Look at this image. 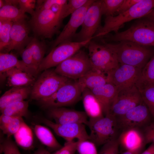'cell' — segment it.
Listing matches in <instances>:
<instances>
[{
  "instance_id": "cell-40",
  "label": "cell",
  "mask_w": 154,
  "mask_h": 154,
  "mask_svg": "<svg viewBox=\"0 0 154 154\" xmlns=\"http://www.w3.org/2000/svg\"><path fill=\"white\" fill-rule=\"evenodd\" d=\"M36 2L35 0H19V9L24 13H27L32 16L35 11Z\"/></svg>"
},
{
  "instance_id": "cell-27",
  "label": "cell",
  "mask_w": 154,
  "mask_h": 154,
  "mask_svg": "<svg viewBox=\"0 0 154 154\" xmlns=\"http://www.w3.org/2000/svg\"><path fill=\"white\" fill-rule=\"evenodd\" d=\"M14 135L16 142L21 147L25 149L31 148L33 142V133L25 122Z\"/></svg>"
},
{
  "instance_id": "cell-1",
  "label": "cell",
  "mask_w": 154,
  "mask_h": 154,
  "mask_svg": "<svg viewBox=\"0 0 154 154\" xmlns=\"http://www.w3.org/2000/svg\"><path fill=\"white\" fill-rule=\"evenodd\" d=\"M154 8V0H141L128 10L116 16L106 17L104 26L100 27L93 38L102 37L110 33L118 32L125 23L145 17Z\"/></svg>"
},
{
  "instance_id": "cell-46",
  "label": "cell",
  "mask_w": 154,
  "mask_h": 154,
  "mask_svg": "<svg viewBox=\"0 0 154 154\" xmlns=\"http://www.w3.org/2000/svg\"><path fill=\"white\" fill-rule=\"evenodd\" d=\"M146 145H143L136 148L125 150L121 154H140L144 150Z\"/></svg>"
},
{
  "instance_id": "cell-34",
  "label": "cell",
  "mask_w": 154,
  "mask_h": 154,
  "mask_svg": "<svg viewBox=\"0 0 154 154\" xmlns=\"http://www.w3.org/2000/svg\"><path fill=\"white\" fill-rule=\"evenodd\" d=\"M123 0H101V9L102 15L113 16Z\"/></svg>"
},
{
  "instance_id": "cell-4",
  "label": "cell",
  "mask_w": 154,
  "mask_h": 154,
  "mask_svg": "<svg viewBox=\"0 0 154 154\" xmlns=\"http://www.w3.org/2000/svg\"><path fill=\"white\" fill-rule=\"evenodd\" d=\"M106 38L108 41H128L143 46H154V22L148 19L141 20L124 31L106 36Z\"/></svg>"
},
{
  "instance_id": "cell-12",
  "label": "cell",
  "mask_w": 154,
  "mask_h": 154,
  "mask_svg": "<svg viewBox=\"0 0 154 154\" xmlns=\"http://www.w3.org/2000/svg\"><path fill=\"white\" fill-rule=\"evenodd\" d=\"M142 70L130 65L120 64L106 73L108 83L115 86L118 91L131 88L136 86Z\"/></svg>"
},
{
  "instance_id": "cell-41",
  "label": "cell",
  "mask_w": 154,
  "mask_h": 154,
  "mask_svg": "<svg viewBox=\"0 0 154 154\" xmlns=\"http://www.w3.org/2000/svg\"><path fill=\"white\" fill-rule=\"evenodd\" d=\"M78 143V141H66L63 147L53 154H75Z\"/></svg>"
},
{
  "instance_id": "cell-37",
  "label": "cell",
  "mask_w": 154,
  "mask_h": 154,
  "mask_svg": "<svg viewBox=\"0 0 154 154\" xmlns=\"http://www.w3.org/2000/svg\"><path fill=\"white\" fill-rule=\"evenodd\" d=\"M22 60L27 66L37 75L38 72L33 58L32 51L29 43L20 53Z\"/></svg>"
},
{
  "instance_id": "cell-42",
  "label": "cell",
  "mask_w": 154,
  "mask_h": 154,
  "mask_svg": "<svg viewBox=\"0 0 154 154\" xmlns=\"http://www.w3.org/2000/svg\"><path fill=\"white\" fill-rule=\"evenodd\" d=\"M141 129L146 144L154 143V120Z\"/></svg>"
},
{
  "instance_id": "cell-45",
  "label": "cell",
  "mask_w": 154,
  "mask_h": 154,
  "mask_svg": "<svg viewBox=\"0 0 154 154\" xmlns=\"http://www.w3.org/2000/svg\"><path fill=\"white\" fill-rule=\"evenodd\" d=\"M115 140L109 142L103 145L98 154H110L114 142Z\"/></svg>"
},
{
  "instance_id": "cell-2",
  "label": "cell",
  "mask_w": 154,
  "mask_h": 154,
  "mask_svg": "<svg viewBox=\"0 0 154 154\" xmlns=\"http://www.w3.org/2000/svg\"><path fill=\"white\" fill-rule=\"evenodd\" d=\"M111 44L116 52L119 63L141 69L151 58L153 51L147 46L130 41H123Z\"/></svg>"
},
{
  "instance_id": "cell-3",
  "label": "cell",
  "mask_w": 154,
  "mask_h": 154,
  "mask_svg": "<svg viewBox=\"0 0 154 154\" xmlns=\"http://www.w3.org/2000/svg\"><path fill=\"white\" fill-rule=\"evenodd\" d=\"M87 125L90 130L89 140L96 146L117 139L120 134L116 117L110 114L89 119Z\"/></svg>"
},
{
  "instance_id": "cell-19",
  "label": "cell",
  "mask_w": 154,
  "mask_h": 154,
  "mask_svg": "<svg viewBox=\"0 0 154 154\" xmlns=\"http://www.w3.org/2000/svg\"><path fill=\"white\" fill-rule=\"evenodd\" d=\"M90 90L99 102L104 116L109 114L118 92L117 87L112 84L107 83Z\"/></svg>"
},
{
  "instance_id": "cell-38",
  "label": "cell",
  "mask_w": 154,
  "mask_h": 154,
  "mask_svg": "<svg viewBox=\"0 0 154 154\" xmlns=\"http://www.w3.org/2000/svg\"><path fill=\"white\" fill-rule=\"evenodd\" d=\"M77 151L79 154H98L96 145L89 140L78 141Z\"/></svg>"
},
{
  "instance_id": "cell-7",
  "label": "cell",
  "mask_w": 154,
  "mask_h": 154,
  "mask_svg": "<svg viewBox=\"0 0 154 154\" xmlns=\"http://www.w3.org/2000/svg\"><path fill=\"white\" fill-rule=\"evenodd\" d=\"M70 79L56 73L54 70H46L36 80L32 87L31 98L39 100L49 97Z\"/></svg>"
},
{
  "instance_id": "cell-9",
  "label": "cell",
  "mask_w": 154,
  "mask_h": 154,
  "mask_svg": "<svg viewBox=\"0 0 154 154\" xmlns=\"http://www.w3.org/2000/svg\"><path fill=\"white\" fill-rule=\"evenodd\" d=\"M92 69L88 54L80 50L56 66L54 70L70 79L77 80Z\"/></svg>"
},
{
  "instance_id": "cell-25",
  "label": "cell",
  "mask_w": 154,
  "mask_h": 154,
  "mask_svg": "<svg viewBox=\"0 0 154 154\" xmlns=\"http://www.w3.org/2000/svg\"><path fill=\"white\" fill-rule=\"evenodd\" d=\"M77 80L82 91L85 89L91 90L108 83L106 74L92 69Z\"/></svg>"
},
{
  "instance_id": "cell-53",
  "label": "cell",
  "mask_w": 154,
  "mask_h": 154,
  "mask_svg": "<svg viewBox=\"0 0 154 154\" xmlns=\"http://www.w3.org/2000/svg\"><path fill=\"white\" fill-rule=\"evenodd\" d=\"M4 6V3L3 0H0V8H2Z\"/></svg>"
},
{
  "instance_id": "cell-17",
  "label": "cell",
  "mask_w": 154,
  "mask_h": 154,
  "mask_svg": "<svg viewBox=\"0 0 154 154\" xmlns=\"http://www.w3.org/2000/svg\"><path fill=\"white\" fill-rule=\"evenodd\" d=\"M94 1L88 0L84 5L71 14L68 23L52 42V48L64 42L71 41L76 34L78 29L82 25L88 8Z\"/></svg>"
},
{
  "instance_id": "cell-28",
  "label": "cell",
  "mask_w": 154,
  "mask_h": 154,
  "mask_svg": "<svg viewBox=\"0 0 154 154\" xmlns=\"http://www.w3.org/2000/svg\"><path fill=\"white\" fill-rule=\"evenodd\" d=\"M152 85H154V55L142 69L136 84L139 89Z\"/></svg>"
},
{
  "instance_id": "cell-16",
  "label": "cell",
  "mask_w": 154,
  "mask_h": 154,
  "mask_svg": "<svg viewBox=\"0 0 154 154\" xmlns=\"http://www.w3.org/2000/svg\"><path fill=\"white\" fill-rule=\"evenodd\" d=\"M29 27L25 19L13 22L10 31L9 42L1 52L8 53L14 50L20 53L32 38L29 36Z\"/></svg>"
},
{
  "instance_id": "cell-54",
  "label": "cell",
  "mask_w": 154,
  "mask_h": 154,
  "mask_svg": "<svg viewBox=\"0 0 154 154\" xmlns=\"http://www.w3.org/2000/svg\"></svg>"
},
{
  "instance_id": "cell-49",
  "label": "cell",
  "mask_w": 154,
  "mask_h": 154,
  "mask_svg": "<svg viewBox=\"0 0 154 154\" xmlns=\"http://www.w3.org/2000/svg\"><path fill=\"white\" fill-rule=\"evenodd\" d=\"M140 154H154V143H151L147 149L143 151Z\"/></svg>"
},
{
  "instance_id": "cell-51",
  "label": "cell",
  "mask_w": 154,
  "mask_h": 154,
  "mask_svg": "<svg viewBox=\"0 0 154 154\" xmlns=\"http://www.w3.org/2000/svg\"><path fill=\"white\" fill-rule=\"evenodd\" d=\"M34 154H51L48 151L43 148H40L35 151Z\"/></svg>"
},
{
  "instance_id": "cell-23",
  "label": "cell",
  "mask_w": 154,
  "mask_h": 154,
  "mask_svg": "<svg viewBox=\"0 0 154 154\" xmlns=\"http://www.w3.org/2000/svg\"><path fill=\"white\" fill-rule=\"evenodd\" d=\"M81 96L85 112L89 119L96 118L104 116L99 102L90 90L84 89Z\"/></svg>"
},
{
  "instance_id": "cell-21",
  "label": "cell",
  "mask_w": 154,
  "mask_h": 154,
  "mask_svg": "<svg viewBox=\"0 0 154 154\" xmlns=\"http://www.w3.org/2000/svg\"><path fill=\"white\" fill-rule=\"evenodd\" d=\"M4 74L7 85L12 87L33 86L36 81L31 74L16 68L8 70Z\"/></svg>"
},
{
  "instance_id": "cell-8",
  "label": "cell",
  "mask_w": 154,
  "mask_h": 154,
  "mask_svg": "<svg viewBox=\"0 0 154 154\" xmlns=\"http://www.w3.org/2000/svg\"><path fill=\"white\" fill-rule=\"evenodd\" d=\"M92 39L82 42H64L52 49L42 60L38 72L56 66L62 62L72 56L82 47L89 44Z\"/></svg>"
},
{
  "instance_id": "cell-22",
  "label": "cell",
  "mask_w": 154,
  "mask_h": 154,
  "mask_svg": "<svg viewBox=\"0 0 154 154\" xmlns=\"http://www.w3.org/2000/svg\"><path fill=\"white\" fill-rule=\"evenodd\" d=\"M31 89L30 86L13 87L5 92L0 98V110L11 104L24 100L30 95Z\"/></svg>"
},
{
  "instance_id": "cell-39",
  "label": "cell",
  "mask_w": 154,
  "mask_h": 154,
  "mask_svg": "<svg viewBox=\"0 0 154 154\" xmlns=\"http://www.w3.org/2000/svg\"><path fill=\"white\" fill-rule=\"evenodd\" d=\"M0 149L4 154H21L17 145L10 138H7L2 142Z\"/></svg>"
},
{
  "instance_id": "cell-30",
  "label": "cell",
  "mask_w": 154,
  "mask_h": 154,
  "mask_svg": "<svg viewBox=\"0 0 154 154\" xmlns=\"http://www.w3.org/2000/svg\"><path fill=\"white\" fill-rule=\"evenodd\" d=\"M27 17L25 13L17 6L7 5L0 8V20L14 22Z\"/></svg>"
},
{
  "instance_id": "cell-29",
  "label": "cell",
  "mask_w": 154,
  "mask_h": 154,
  "mask_svg": "<svg viewBox=\"0 0 154 154\" xmlns=\"http://www.w3.org/2000/svg\"><path fill=\"white\" fill-rule=\"evenodd\" d=\"M29 102L23 100L11 104L0 110L1 114L15 117H26L28 114Z\"/></svg>"
},
{
  "instance_id": "cell-26",
  "label": "cell",
  "mask_w": 154,
  "mask_h": 154,
  "mask_svg": "<svg viewBox=\"0 0 154 154\" xmlns=\"http://www.w3.org/2000/svg\"><path fill=\"white\" fill-rule=\"evenodd\" d=\"M35 133L39 141L44 145L53 149H59L62 147L48 128L39 125H35Z\"/></svg>"
},
{
  "instance_id": "cell-11",
  "label": "cell",
  "mask_w": 154,
  "mask_h": 154,
  "mask_svg": "<svg viewBox=\"0 0 154 154\" xmlns=\"http://www.w3.org/2000/svg\"><path fill=\"white\" fill-rule=\"evenodd\" d=\"M116 118L120 132L132 128L141 129L153 119L143 101L124 114Z\"/></svg>"
},
{
  "instance_id": "cell-15",
  "label": "cell",
  "mask_w": 154,
  "mask_h": 154,
  "mask_svg": "<svg viewBox=\"0 0 154 154\" xmlns=\"http://www.w3.org/2000/svg\"><path fill=\"white\" fill-rule=\"evenodd\" d=\"M40 120L51 128L58 135L66 141L77 139L79 141L90 140L89 135L86 131L85 125L81 123L64 124L56 123L46 118L41 117Z\"/></svg>"
},
{
  "instance_id": "cell-43",
  "label": "cell",
  "mask_w": 154,
  "mask_h": 154,
  "mask_svg": "<svg viewBox=\"0 0 154 154\" xmlns=\"http://www.w3.org/2000/svg\"><path fill=\"white\" fill-rule=\"evenodd\" d=\"M68 0H43L41 5L36 8L35 10L50 9L56 4L64 5L66 4Z\"/></svg>"
},
{
  "instance_id": "cell-35",
  "label": "cell",
  "mask_w": 154,
  "mask_h": 154,
  "mask_svg": "<svg viewBox=\"0 0 154 154\" xmlns=\"http://www.w3.org/2000/svg\"><path fill=\"white\" fill-rule=\"evenodd\" d=\"M24 122L22 117H15L7 124L0 125V128L7 138H9L18 131Z\"/></svg>"
},
{
  "instance_id": "cell-33",
  "label": "cell",
  "mask_w": 154,
  "mask_h": 154,
  "mask_svg": "<svg viewBox=\"0 0 154 154\" xmlns=\"http://www.w3.org/2000/svg\"><path fill=\"white\" fill-rule=\"evenodd\" d=\"M143 102L148 108L154 120V85L139 89Z\"/></svg>"
},
{
  "instance_id": "cell-52",
  "label": "cell",
  "mask_w": 154,
  "mask_h": 154,
  "mask_svg": "<svg viewBox=\"0 0 154 154\" xmlns=\"http://www.w3.org/2000/svg\"><path fill=\"white\" fill-rule=\"evenodd\" d=\"M145 17L154 22V8Z\"/></svg>"
},
{
  "instance_id": "cell-10",
  "label": "cell",
  "mask_w": 154,
  "mask_h": 154,
  "mask_svg": "<svg viewBox=\"0 0 154 154\" xmlns=\"http://www.w3.org/2000/svg\"><path fill=\"white\" fill-rule=\"evenodd\" d=\"M63 19L51 9L35 10L30 23L38 36L51 38L56 33Z\"/></svg>"
},
{
  "instance_id": "cell-36",
  "label": "cell",
  "mask_w": 154,
  "mask_h": 154,
  "mask_svg": "<svg viewBox=\"0 0 154 154\" xmlns=\"http://www.w3.org/2000/svg\"><path fill=\"white\" fill-rule=\"evenodd\" d=\"M88 0H69L64 6L63 11V19L84 5Z\"/></svg>"
},
{
  "instance_id": "cell-13",
  "label": "cell",
  "mask_w": 154,
  "mask_h": 154,
  "mask_svg": "<svg viewBox=\"0 0 154 154\" xmlns=\"http://www.w3.org/2000/svg\"><path fill=\"white\" fill-rule=\"evenodd\" d=\"M101 0H94L88 8L80 31L74 37L75 42H82L93 37L98 29L102 15L101 9Z\"/></svg>"
},
{
  "instance_id": "cell-32",
  "label": "cell",
  "mask_w": 154,
  "mask_h": 154,
  "mask_svg": "<svg viewBox=\"0 0 154 154\" xmlns=\"http://www.w3.org/2000/svg\"><path fill=\"white\" fill-rule=\"evenodd\" d=\"M13 22L0 20V50L2 51L9 44L10 33Z\"/></svg>"
},
{
  "instance_id": "cell-18",
  "label": "cell",
  "mask_w": 154,
  "mask_h": 154,
  "mask_svg": "<svg viewBox=\"0 0 154 154\" xmlns=\"http://www.w3.org/2000/svg\"><path fill=\"white\" fill-rule=\"evenodd\" d=\"M47 114L55 123L59 124L81 123L86 125L88 120L85 112L77 111L64 107L48 109Z\"/></svg>"
},
{
  "instance_id": "cell-50",
  "label": "cell",
  "mask_w": 154,
  "mask_h": 154,
  "mask_svg": "<svg viewBox=\"0 0 154 154\" xmlns=\"http://www.w3.org/2000/svg\"><path fill=\"white\" fill-rule=\"evenodd\" d=\"M3 1L4 6L8 5L17 6L19 5V0H6Z\"/></svg>"
},
{
  "instance_id": "cell-5",
  "label": "cell",
  "mask_w": 154,
  "mask_h": 154,
  "mask_svg": "<svg viewBox=\"0 0 154 154\" xmlns=\"http://www.w3.org/2000/svg\"><path fill=\"white\" fill-rule=\"evenodd\" d=\"M88 45L92 70L106 74L119 66L116 54L111 44H101L92 40Z\"/></svg>"
},
{
  "instance_id": "cell-47",
  "label": "cell",
  "mask_w": 154,
  "mask_h": 154,
  "mask_svg": "<svg viewBox=\"0 0 154 154\" xmlns=\"http://www.w3.org/2000/svg\"><path fill=\"white\" fill-rule=\"evenodd\" d=\"M15 117L1 114L0 117V125L7 124Z\"/></svg>"
},
{
  "instance_id": "cell-6",
  "label": "cell",
  "mask_w": 154,
  "mask_h": 154,
  "mask_svg": "<svg viewBox=\"0 0 154 154\" xmlns=\"http://www.w3.org/2000/svg\"><path fill=\"white\" fill-rule=\"evenodd\" d=\"M82 90L77 80L70 79L50 96L38 100L44 108L64 107L76 102Z\"/></svg>"
},
{
  "instance_id": "cell-24",
  "label": "cell",
  "mask_w": 154,
  "mask_h": 154,
  "mask_svg": "<svg viewBox=\"0 0 154 154\" xmlns=\"http://www.w3.org/2000/svg\"><path fill=\"white\" fill-rule=\"evenodd\" d=\"M16 68L29 73L35 77L37 74L28 68L22 60H19L12 54L8 53H0V73L1 76L3 73L8 70Z\"/></svg>"
},
{
  "instance_id": "cell-48",
  "label": "cell",
  "mask_w": 154,
  "mask_h": 154,
  "mask_svg": "<svg viewBox=\"0 0 154 154\" xmlns=\"http://www.w3.org/2000/svg\"><path fill=\"white\" fill-rule=\"evenodd\" d=\"M119 146L117 139L114 141L110 154H118Z\"/></svg>"
},
{
  "instance_id": "cell-31",
  "label": "cell",
  "mask_w": 154,
  "mask_h": 154,
  "mask_svg": "<svg viewBox=\"0 0 154 154\" xmlns=\"http://www.w3.org/2000/svg\"><path fill=\"white\" fill-rule=\"evenodd\" d=\"M29 44L32 51L36 67L38 71L39 66L44 58L46 51L45 44L35 37L32 38Z\"/></svg>"
},
{
  "instance_id": "cell-44",
  "label": "cell",
  "mask_w": 154,
  "mask_h": 154,
  "mask_svg": "<svg viewBox=\"0 0 154 154\" xmlns=\"http://www.w3.org/2000/svg\"><path fill=\"white\" fill-rule=\"evenodd\" d=\"M141 0H123V1L117 9V14L125 11L132 7Z\"/></svg>"
},
{
  "instance_id": "cell-20",
  "label": "cell",
  "mask_w": 154,
  "mask_h": 154,
  "mask_svg": "<svg viewBox=\"0 0 154 154\" xmlns=\"http://www.w3.org/2000/svg\"><path fill=\"white\" fill-rule=\"evenodd\" d=\"M120 132L117 139L119 145L121 146L125 150L146 145L141 129H130Z\"/></svg>"
},
{
  "instance_id": "cell-14",
  "label": "cell",
  "mask_w": 154,
  "mask_h": 154,
  "mask_svg": "<svg viewBox=\"0 0 154 154\" xmlns=\"http://www.w3.org/2000/svg\"><path fill=\"white\" fill-rule=\"evenodd\" d=\"M143 102L141 92L136 85L119 91L109 114L117 117L124 114Z\"/></svg>"
}]
</instances>
